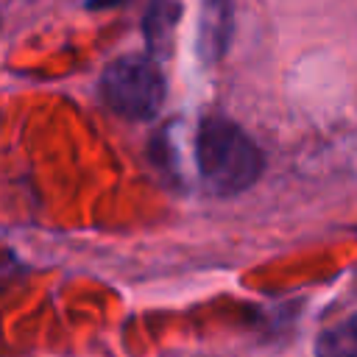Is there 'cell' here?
<instances>
[{"label":"cell","mask_w":357,"mask_h":357,"mask_svg":"<svg viewBox=\"0 0 357 357\" xmlns=\"http://www.w3.org/2000/svg\"><path fill=\"white\" fill-rule=\"evenodd\" d=\"M195 165L212 195L229 198L248 190L265 167L257 142L226 117H206L195 134Z\"/></svg>","instance_id":"obj_1"},{"label":"cell","mask_w":357,"mask_h":357,"mask_svg":"<svg viewBox=\"0 0 357 357\" xmlns=\"http://www.w3.org/2000/svg\"><path fill=\"white\" fill-rule=\"evenodd\" d=\"M98 92L114 114L126 120H153L165 103L167 84L153 59L123 56L103 70Z\"/></svg>","instance_id":"obj_2"},{"label":"cell","mask_w":357,"mask_h":357,"mask_svg":"<svg viewBox=\"0 0 357 357\" xmlns=\"http://www.w3.org/2000/svg\"><path fill=\"white\" fill-rule=\"evenodd\" d=\"M198 50L206 61H215L226 53L231 36V3L229 0H204L201 25H198Z\"/></svg>","instance_id":"obj_3"},{"label":"cell","mask_w":357,"mask_h":357,"mask_svg":"<svg viewBox=\"0 0 357 357\" xmlns=\"http://www.w3.org/2000/svg\"><path fill=\"white\" fill-rule=\"evenodd\" d=\"M181 17V0H151L142 17V33L151 56L165 59L173 47V31Z\"/></svg>","instance_id":"obj_4"},{"label":"cell","mask_w":357,"mask_h":357,"mask_svg":"<svg viewBox=\"0 0 357 357\" xmlns=\"http://www.w3.org/2000/svg\"><path fill=\"white\" fill-rule=\"evenodd\" d=\"M315 357H357V315L321 332Z\"/></svg>","instance_id":"obj_5"},{"label":"cell","mask_w":357,"mask_h":357,"mask_svg":"<svg viewBox=\"0 0 357 357\" xmlns=\"http://www.w3.org/2000/svg\"><path fill=\"white\" fill-rule=\"evenodd\" d=\"M123 0H89L92 8H109V6H120Z\"/></svg>","instance_id":"obj_6"}]
</instances>
